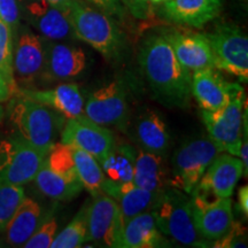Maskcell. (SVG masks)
Here are the masks:
<instances>
[{"label":"cell","instance_id":"obj_1","mask_svg":"<svg viewBox=\"0 0 248 248\" xmlns=\"http://www.w3.org/2000/svg\"><path fill=\"white\" fill-rule=\"evenodd\" d=\"M139 63L151 88L170 104L184 105L191 95V71L183 67L164 36H152L144 43Z\"/></svg>","mask_w":248,"mask_h":248},{"label":"cell","instance_id":"obj_2","mask_svg":"<svg viewBox=\"0 0 248 248\" xmlns=\"http://www.w3.org/2000/svg\"><path fill=\"white\" fill-rule=\"evenodd\" d=\"M9 117L18 137L47 154L63 123V116L51 107L17 94L11 105Z\"/></svg>","mask_w":248,"mask_h":248},{"label":"cell","instance_id":"obj_3","mask_svg":"<svg viewBox=\"0 0 248 248\" xmlns=\"http://www.w3.org/2000/svg\"><path fill=\"white\" fill-rule=\"evenodd\" d=\"M155 223L161 233L168 235L176 243L191 247H206L203 239L194 225L192 201L178 188H166L152 209Z\"/></svg>","mask_w":248,"mask_h":248},{"label":"cell","instance_id":"obj_4","mask_svg":"<svg viewBox=\"0 0 248 248\" xmlns=\"http://www.w3.org/2000/svg\"><path fill=\"white\" fill-rule=\"evenodd\" d=\"M69 20L77 38L88 43L106 59L117 58L122 52L123 35L114 21L100 9L76 0L69 9Z\"/></svg>","mask_w":248,"mask_h":248},{"label":"cell","instance_id":"obj_5","mask_svg":"<svg viewBox=\"0 0 248 248\" xmlns=\"http://www.w3.org/2000/svg\"><path fill=\"white\" fill-rule=\"evenodd\" d=\"M219 153L221 150L209 138L185 142L173 154L170 184L186 194H191L206 169Z\"/></svg>","mask_w":248,"mask_h":248},{"label":"cell","instance_id":"obj_6","mask_svg":"<svg viewBox=\"0 0 248 248\" xmlns=\"http://www.w3.org/2000/svg\"><path fill=\"white\" fill-rule=\"evenodd\" d=\"M47 153L17 137L0 142V184L23 186L35 179Z\"/></svg>","mask_w":248,"mask_h":248},{"label":"cell","instance_id":"obj_7","mask_svg":"<svg viewBox=\"0 0 248 248\" xmlns=\"http://www.w3.org/2000/svg\"><path fill=\"white\" fill-rule=\"evenodd\" d=\"M245 93L238 95L218 110L201 111L203 123L208 131L209 139L221 152L239 156L241 142H243L244 120L247 116Z\"/></svg>","mask_w":248,"mask_h":248},{"label":"cell","instance_id":"obj_8","mask_svg":"<svg viewBox=\"0 0 248 248\" xmlns=\"http://www.w3.org/2000/svg\"><path fill=\"white\" fill-rule=\"evenodd\" d=\"M215 68L225 70L241 80L248 79V39L237 27L222 26L207 33Z\"/></svg>","mask_w":248,"mask_h":248},{"label":"cell","instance_id":"obj_9","mask_svg":"<svg viewBox=\"0 0 248 248\" xmlns=\"http://www.w3.org/2000/svg\"><path fill=\"white\" fill-rule=\"evenodd\" d=\"M123 221L115 199L100 193L88 206V241L107 247H120Z\"/></svg>","mask_w":248,"mask_h":248},{"label":"cell","instance_id":"obj_10","mask_svg":"<svg viewBox=\"0 0 248 248\" xmlns=\"http://www.w3.org/2000/svg\"><path fill=\"white\" fill-rule=\"evenodd\" d=\"M192 215L194 225L203 239L215 241L222 238L233 224L230 198L209 199L192 192Z\"/></svg>","mask_w":248,"mask_h":248},{"label":"cell","instance_id":"obj_11","mask_svg":"<svg viewBox=\"0 0 248 248\" xmlns=\"http://www.w3.org/2000/svg\"><path fill=\"white\" fill-rule=\"evenodd\" d=\"M61 142L91 154L98 162H100L115 145L110 130L92 122L85 116L67 119L61 131Z\"/></svg>","mask_w":248,"mask_h":248},{"label":"cell","instance_id":"obj_12","mask_svg":"<svg viewBox=\"0 0 248 248\" xmlns=\"http://www.w3.org/2000/svg\"><path fill=\"white\" fill-rule=\"evenodd\" d=\"M128 101L117 82L97 90L84 102V115L102 126H121L128 119Z\"/></svg>","mask_w":248,"mask_h":248},{"label":"cell","instance_id":"obj_13","mask_svg":"<svg viewBox=\"0 0 248 248\" xmlns=\"http://www.w3.org/2000/svg\"><path fill=\"white\" fill-rule=\"evenodd\" d=\"M244 175V164L231 154L217 155L195 186L193 192L203 197L231 198Z\"/></svg>","mask_w":248,"mask_h":248},{"label":"cell","instance_id":"obj_14","mask_svg":"<svg viewBox=\"0 0 248 248\" xmlns=\"http://www.w3.org/2000/svg\"><path fill=\"white\" fill-rule=\"evenodd\" d=\"M241 93H244V89L239 84L226 82L215 68L193 71L191 94H193L201 109H221Z\"/></svg>","mask_w":248,"mask_h":248},{"label":"cell","instance_id":"obj_15","mask_svg":"<svg viewBox=\"0 0 248 248\" xmlns=\"http://www.w3.org/2000/svg\"><path fill=\"white\" fill-rule=\"evenodd\" d=\"M45 48L38 35L24 30L18 36L13 52V73L15 82L29 86L42 75Z\"/></svg>","mask_w":248,"mask_h":248},{"label":"cell","instance_id":"obj_16","mask_svg":"<svg viewBox=\"0 0 248 248\" xmlns=\"http://www.w3.org/2000/svg\"><path fill=\"white\" fill-rule=\"evenodd\" d=\"M163 36L172 47L177 60L187 70L197 71L215 68L212 47L204 35L171 31Z\"/></svg>","mask_w":248,"mask_h":248},{"label":"cell","instance_id":"obj_17","mask_svg":"<svg viewBox=\"0 0 248 248\" xmlns=\"http://www.w3.org/2000/svg\"><path fill=\"white\" fill-rule=\"evenodd\" d=\"M16 94L46 105L66 119L85 116L84 97L78 85L73 83H64L52 90L18 89L15 93V95Z\"/></svg>","mask_w":248,"mask_h":248},{"label":"cell","instance_id":"obj_18","mask_svg":"<svg viewBox=\"0 0 248 248\" xmlns=\"http://www.w3.org/2000/svg\"><path fill=\"white\" fill-rule=\"evenodd\" d=\"M86 57L82 48L64 44H51L45 49L43 75L48 80H68L85 69Z\"/></svg>","mask_w":248,"mask_h":248},{"label":"cell","instance_id":"obj_19","mask_svg":"<svg viewBox=\"0 0 248 248\" xmlns=\"http://www.w3.org/2000/svg\"><path fill=\"white\" fill-rule=\"evenodd\" d=\"M26 14L30 23L47 39H66L74 33L69 20V12L55 7L45 0L28 1Z\"/></svg>","mask_w":248,"mask_h":248},{"label":"cell","instance_id":"obj_20","mask_svg":"<svg viewBox=\"0 0 248 248\" xmlns=\"http://www.w3.org/2000/svg\"><path fill=\"white\" fill-rule=\"evenodd\" d=\"M221 0H167L164 14L172 22L193 28H202L218 16Z\"/></svg>","mask_w":248,"mask_h":248},{"label":"cell","instance_id":"obj_21","mask_svg":"<svg viewBox=\"0 0 248 248\" xmlns=\"http://www.w3.org/2000/svg\"><path fill=\"white\" fill-rule=\"evenodd\" d=\"M169 246L155 223L152 210L133 216L123 224L121 248H154Z\"/></svg>","mask_w":248,"mask_h":248},{"label":"cell","instance_id":"obj_22","mask_svg":"<svg viewBox=\"0 0 248 248\" xmlns=\"http://www.w3.org/2000/svg\"><path fill=\"white\" fill-rule=\"evenodd\" d=\"M133 184L148 191L166 190L167 185H170V179L162 155L139 152L136 156Z\"/></svg>","mask_w":248,"mask_h":248},{"label":"cell","instance_id":"obj_23","mask_svg":"<svg viewBox=\"0 0 248 248\" xmlns=\"http://www.w3.org/2000/svg\"><path fill=\"white\" fill-rule=\"evenodd\" d=\"M42 221V208L35 200L24 198L6 226V240L11 246L23 247Z\"/></svg>","mask_w":248,"mask_h":248},{"label":"cell","instance_id":"obj_24","mask_svg":"<svg viewBox=\"0 0 248 248\" xmlns=\"http://www.w3.org/2000/svg\"><path fill=\"white\" fill-rule=\"evenodd\" d=\"M38 190L53 200L68 201L77 197L83 187L79 179L68 177L52 170L44 161L35 179Z\"/></svg>","mask_w":248,"mask_h":248},{"label":"cell","instance_id":"obj_25","mask_svg":"<svg viewBox=\"0 0 248 248\" xmlns=\"http://www.w3.org/2000/svg\"><path fill=\"white\" fill-rule=\"evenodd\" d=\"M136 138L142 150L162 156L169 147L170 138L166 123L153 110H148L139 117Z\"/></svg>","mask_w":248,"mask_h":248},{"label":"cell","instance_id":"obj_26","mask_svg":"<svg viewBox=\"0 0 248 248\" xmlns=\"http://www.w3.org/2000/svg\"><path fill=\"white\" fill-rule=\"evenodd\" d=\"M136 156L137 153L130 145H114L109 153L99 162L105 178L115 184L133 182Z\"/></svg>","mask_w":248,"mask_h":248},{"label":"cell","instance_id":"obj_27","mask_svg":"<svg viewBox=\"0 0 248 248\" xmlns=\"http://www.w3.org/2000/svg\"><path fill=\"white\" fill-rule=\"evenodd\" d=\"M163 191H148L135 184L130 186L115 199L120 206L123 224L133 216L153 209Z\"/></svg>","mask_w":248,"mask_h":248},{"label":"cell","instance_id":"obj_28","mask_svg":"<svg viewBox=\"0 0 248 248\" xmlns=\"http://www.w3.org/2000/svg\"><path fill=\"white\" fill-rule=\"evenodd\" d=\"M70 147L73 152L77 177L82 183L83 187L86 188L92 194V197L102 193V185L106 178L102 172L100 163L91 154L86 153L79 148Z\"/></svg>","mask_w":248,"mask_h":248},{"label":"cell","instance_id":"obj_29","mask_svg":"<svg viewBox=\"0 0 248 248\" xmlns=\"http://www.w3.org/2000/svg\"><path fill=\"white\" fill-rule=\"evenodd\" d=\"M88 206L84 204L69 224L57 233L52 248H76L88 241Z\"/></svg>","mask_w":248,"mask_h":248},{"label":"cell","instance_id":"obj_30","mask_svg":"<svg viewBox=\"0 0 248 248\" xmlns=\"http://www.w3.org/2000/svg\"><path fill=\"white\" fill-rule=\"evenodd\" d=\"M11 27L0 18V74L11 86L13 95L18 86L14 79L13 73V35Z\"/></svg>","mask_w":248,"mask_h":248},{"label":"cell","instance_id":"obj_31","mask_svg":"<svg viewBox=\"0 0 248 248\" xmlns=\"http://www.w3.org/2000/svg\"><path fill=\"white\" fill-rule=\"evenodd\" d=\"M24 198L22 186L0 184V232L5 231L9 219Z\"/></svg>","mask_w":248,"mask_h":248},{"label":"cell","instance_id":"obj_32","mask_svg":"<svg viewBox=\"0 0 248 248\" xmlns=\"http://www.w3.org/2000/svg\"><path fill=\"white\" fill-rule=\"evenodd\" d=\"M45 162L54 171L61 175L68 176V177L77 178V173L74 163L73 152L69 145L62 144V142H55L54 146L51 148L49 153L46 156Z\"/></svg>","mask_w":248,"mask_h":248},{"label":"cell","instance_id":"obj_33","mask_svg":"<svg viewBox=\"0 0 248 248\" xmlns=\"http://www.w3.org/2000/svg\"><path fill=\"white\" fill-rule=\"evenodd\" d=\"M58 231V223L54 217H47L40 221L36 231L23 245L26 248H48L53 243Z\"/></svg>","mask_w":248,"mask_h":248},{"label":"cell","instance_id":"obj_34","mask_svg":"<svg viewBox=\"0 0 248 248\" xmlns=\"http://www.w3.org/2000/svg\"><path fill=\"white\" fill-rule=\"evenodd\" d=\"M244 237H246V230L239 223H233L226 233L222 238L215 240L214 247H247L244 241Z\"/></svg>","mask_w":248,"mask_h":248},{"label":"cell","instance_id":"obj_35","mask_svg":"<svg viewBox=\"0 0 248 248\" xmlns=\"http://www.w3.org/2000/svg\"><path fill=\"white\" fill-rule=\"evenodd\" d=\"M18 6L16 0H0V18L13 30L18 24Z\"/></svg>","mask_w":248,"mask_h":248},{"label":"cell","instance_id":"obj_36","mask_svg":"<svg viewBox=\"0 0 248 248\" xmlns=\"http://www.w3.org/2000/svg\"><path fill=\"white\" fill-rule=\"evenodd\" d=\"M86 1L97 6L98 9L109 16H116L119 18L125 16V9L120 0H86Z\"/></svg>","mask_w":248,"mask_h":248},{"label":"cell","instance_id":"obj_37","mask_svg":"<svg viewBox=\"0 0 248 248\" xmlns=\"http://www.w3.org/2000/svg\"><path fill=\"white\" fill-rule=\"evenodd\" d=\"M133 16L139 20H146L151 15V6L148 0H120Z\"/></svg>","mask_w":248,"mask_h":248},{"label":"cell","instance_id":"obj_38","mask_svg":"<svg viewBox=\"0 0 248 248\" xmlns=\"http://www.w3.org/2000/svg\"><path fill=\"white\" fill-rule=\"evenodd\" d=\"M238 203H239V208L241 213L245 216L248 215V187L246 185L240 187L238 192Z\"/></svg>","mask_w":248,"mask_h":248},{"label":"cell","instance_id":"obj_39","mask_svg":"<svg viewBox=\"0 0 248 248\" xmlns=\"http://www.w3.org/2000/svg\"><path fill=\"white\" fill-rule=\"evenodd\" d=\"M11 97H13V91L8 83L6 82L4 76L0 74V102L7 101Z\"/></svg>","mask_w":248,"mask_h":248},{"label":"cell","instance_id":"obj_40","mask_svg":"<svg viewBox=\"0 0 248 248\" xmlns=\"http://www.w3.org/2000/svg\"><path fill=\"white\" fill-rule=\"evenodd\" d=\"M45 1H47L48 4L55 6V7L69 12L71 5H73L76 0H45Z\"/></svg>","mask_w":248,"mask_h":248},{"label":"cell","instance_id":"obj_41","mask_svg":"<svg viewBox=\"0 0 248 248\" xmlns=\"http://www.w3.org/2000/svg\"><path fill=\"white\" fill-rule=\"evenodd\" d=\"M148 1L152 2V4H160V2H162L163 0H148Z\"/></svg>","mask_w":248,"mask_h":248},{"label":"cell","instance_id":"obj_42","mask_svg":"<svg viewBox=\"0 0 248 248\" xmlns=\"http://www.w3.org/2000/svg\"><path fill=\"white\" fill-rule=\"evenodd\" d=\"M0 116H1V109H0Z\"/></svg>","mask_w":248,"mask_h":248},{"label":"cell","instance_id":"obj_43","mask_svg":"<svg viewBox=\"0 0 248 248\" xmlns=\"http://www.w3.org/2000/svg\"><path fill=\"white\" fill-rule=\"evenodd\" d=\"M163 1H167V0H163Z\"/></svg>","mask_w":248,"mask_h":248}]
</instances>
